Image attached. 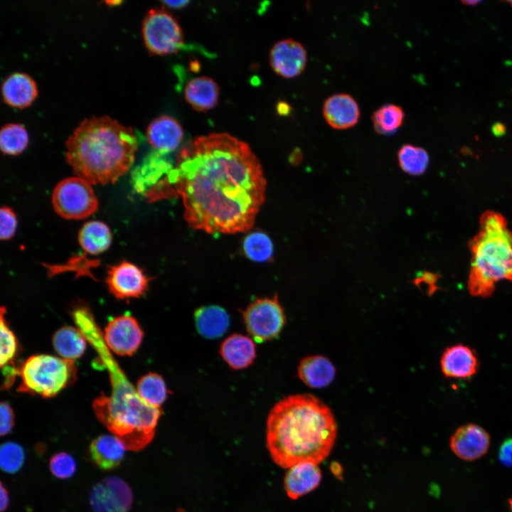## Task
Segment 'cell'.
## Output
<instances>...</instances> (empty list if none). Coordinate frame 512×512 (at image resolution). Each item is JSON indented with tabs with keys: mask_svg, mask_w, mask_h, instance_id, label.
<instances>
[{
	"mask_svg": "<svg viewBox=\"0 0 512 512\" xmlns=\"http://www.w3.org/2000/svg\"><path fill=\"white\" fill-rule=\"evenodd\" d=\"M398 160L404 172L411 176H420L426 171L430 157L425 149L406 144L399 149Z\"/></svg>",
	"mask_w": 512,
	"mask_h": 512,
	"instance_id": "obj_28",
	"label": "cell"
},
{
	"mask_svg": "<svg viewBox=\"0 0 512 512\" xmlns=\"http://www.w3.org/2000/svg\"><path fill=\"white\" fill-rule=\"evenodd\" d=\"M321 479L317 464L299 462L289 468L284 477V488L289 497L297 499L316 489Z\"/></svg>",
	"mask_w": 512,
	"mask_h": 512,
	"instance_id": "obj_18",
	"label": "cell"
},
{
	"mask_svg": "<svg viewBox=\"0 0 512 512\" xmlns=\"http://www.w3.org/2000/svg\"><path fill=\"white\" fill-rule=\"evenodd\" d=\"M65 144L75 174L92 185L116 182L129 170L137 149L133 129L107 115L85 119Z\"/></svg>",
	"mask_w": 512,
	"mask_h": 512,
	"instance_id": "obj_4",
	"label": "cell"
},
{
	"mask_svg": "<svg viewBox=\"0 0 512 512\" xmlns=\"http://www.w3.org/2000/svg\"><path fill=\"white\" fill-rule=\"evenodd\" d=\"M336 434L331 410L310 394L282 399L267 417V448L273 461L282 468L303 461L319 464L331 452Z\"/></svg>",
	"mask_w": 512,
	"mask_h": 512,
	"instance_id": "obj_3",
	"label": "cell"
},
{
	"mask_svg": "<svg viewBox=\"0 0 512 512\" xmlns=\"http://www.w3.org/2000/svg\"><path fill=\"white\" fill-rule=\"evenodd\" d=\"M243 319L248 333L258 343L277 337L286 321L277 296L256 299L243 312Z\"/></svg>",
	"mask_w": 512,
	"mask_h": 512,
	"instance_id": "obj_9",
	"label": "cell"
},
{
	"mask_svg": "<svg viewBox=\"0 0 512 512\" xmlns=\"http://www.w3.org/2000/svg\"><path fill=\"white\" fill-rule=\"evenodd\" d=\"M52 203L58 215L70 220L87 218L99 206L92 184L77 176L65 178L55 186Z\"/></svg>",
	"mask_w": 512,
	"mask_h": 512,
	"instance_id": "obj_7",
	"label": "cell"
},
{
	"mask_svg": "<svg viewBox=\"0 0 512 512\" xmlns=\"http://www.w3.org/2000/svg\"><path fill=\"white\" fill-rule=\"evenodd\" d=\"M452 452L459 459L472 462L484 456L490 447V436L481 426L469 423L458 427L449 439Z\"/></svg>",
	"mask_w": 512,
	"mask_h": 512,
	"instance_id": "obj_13",
	"label": "cell"
},
{
	"mask_svg": "<svg viewBox=\"0 0 512 512\" xmlns=\"http://www.w3.org/2000/svg\"><path fill=\"white\" fill-rule=\"evenodd\" d=\"M110 228L103 222L92 220L85 223L78 233V242L85 253L97 255L106 251L112 242Z\"/></svg>",
	"mask_w": 512,
	"mask_h": 512,
	"instance_id": "obj_25",
	"label": "cell"
},
{
	"mask_svg": "<svg viewBox=\"0 0 512 512\" xmlns=\"http://www.w3.org/2000/svg\"><path fill=\"white\" fill-rule=\"evenodd\" d=\"M25 459L23 448L18 443L7 442L0 449V465L1 469L9 474H14L22 467Z\"/></svg>",
	"mask_w": 512,
	"mask_h": 512,
	"instance_id": "obj_33",
	"label": "cell"
},
{
	"mask_svg": "<svg viewBox=\"0 0 512 512\" xmlns=\"http://www.w3.org/2000/svg\"><path fill=\"white\" fill-rule=\"evenodd\" d=\"M146 137L149 144L159 154H166L179 146L183 137V131L174 118L161 115L149 123Z\"/></svg>",
	"mask_w": 512,
	"mask_h": 512,
	"instance_id": "obj_16",
	"label": "cell"
},
{
	"mask_svg": "<svg viewBox=\"0 0 512 512\" xmlns=\"http://www.w3.org/2000/svg\"><path fill=\"white\" fill-rule=\"evenodd\" d=\"M187 102L196 110L204 112L213 108L219 97V87L210 78L200 76L191 79L184 90Z\"/></svg>",
	"mask_w": 512,
	"mask_h": 512,
	"instance_id": "obj_23",
	"label": "cell"
},
{
	"mask_svg": "<svg viewBox=\"0 0 512 512\" xmlns=\"http://www.w3.org/2000/svg\"><path fill=\"white\" fill-rule=\"evenodd\" d=\"M243 249L246 256L255 262L267 261L273 253L270 238L262 232H255L247 235L243 242Z\"/></svg>",
	"mask_w": 512,
	"mask_h": 512,
	"instance_id": "obj_31",
	"label": "cell"
},
{
	"mask_svg": "<svg viewBox=\"0 0 512 512\" xmlns=\"http://www.w3.org/2000/svg\"><path fill=\"white\" fill-rule=\"evenodd\" d=\"M266 180L249 145L228 133L196 137L176 165L145 194L151 201L180 197L188 225L208 233L248 231L265 201Z\"/></svg>",
	"mask_w": 512,
	"mask_h": 512,
	"instance_id": "obj_1",
	"label": "cell"
},
{
	"mask_svg": "<svg viewBox=\"0 0 512 512\" xmlns=\"http://www.w3.org/2000/svg\"><path fill=\"white\" fill-rule=\"evenodd\" d=\"M405 112L399 105L388 103L377 109L372 115V122L376 132L388 135L395 132L402 124Z\"/></svg>",
	"mask_w": 512,
	"mask_h": 512,
	"instance_id": "obj_29",
	"label": "cell"
},
{
	"mask_svg": "<svg viewBox=\"0 0 512 512\" xmlns=\"http://www.w3.org/2000/svg\"><path fill=\"white\" fill-rule=\"evenodd\" d=\"M142 36L149 51L156 55L175 53L183 43L178 22L164 8H154L147 12L142 23Z\"/></svg>",
	"mask_w": 512,
	"mask_h": 512,
	"instance_id": "obj_8",
	"label": "cell"
},
{
	"mask_svg": "<svg viewBox=\"0 0 512 512\" xmlns=\"http://www.w3.org/2000/svg\"><path fill=\"white\" fill-rule=\"evenodd\" d=\"M0 433L1 435L8 434L12 430L14 423V413L6 402L0 405Z\"/></svg>",
	"mask_w": 512,
	"mask_h": 512,
	"instance_id": "obj_36",
	"label": "cell"
},
{
	"mask_svg": "<svg viewBox=\"0 0 512 512\" xmlns=\"http://www.w3.org/2000/svg\"><path fill=\"white\" fill-rule=\"evenodd\" d=\"M6 308H1V351L0 365L3 368L14 364L13 360L18 350V342L14 332L10 329L4 317Z\"/></svg>",
	"mask_w": 512,
	"mask_h": 512,
	"instance_id": "obj_32",
	"label": "cell"
},
{
	"mask_svg": "<svg viewBox=\"0 0 512 512\" xmlns=\"http://www.w3.org/2000/svg\"><path fill=\"white\" fill-rule=\"evenodd\" d=\"M126 449L124 444L114 435L102 434L90 443L89 453L92 461L98 467L110 470L121 464Z\"/></svg>",
	"mask_w": 512,
	"mask_h": 512,
	"instance_id": "obj_20",
	"label": "cell"
},
{
	"mask_svg": "<svg viewBox=\"0 0 512 512\" xmlns=\"http://www.w3.org/2000/svg\"><path fill=\"white\" fill-rule=\"evenodd\" d=\"M49 468L55 477L68 479L75 472L76 462L71 455L61 452L55 454L50 458Z\"/></svg>",
	"mask_w": 512,
	"mask_h": 512,
	"instance_id": "obj_34",
	"label": "cell"
},
{
	"mask_svg": "<svg viewBox=\"0 0 512 512\" xmlns=\"http://www.w3.org/2000/svg\"><path fill=\"white\" fill-rule=\"evenodd\" d=\"M70 314L110 375V395L102 393L92 402L97 418L122 441L127 449H142L154 436L161 408L147 404L139 397L113 358L90 307L78 302L72 306Z\"/></svg>",
	"mask_w": 512,
	"mask_h": 512,
	"instance_id": "obj_2",
	"label": "cell"
},
{
	"mask_svg": "<svg viewBox=\"0 0 512 512\" xmlns=\"http://www.w3.org/2000/svg\"><path fill=\"white\" fill-rule=\"evenodd\" d=\"M74 361L48 354L30 356L19 368L18 390L43 398L56 395L76 378Z\"/></svg>",
	"mask_w": 512,
	"mask_h": 512,
	"instance_id": "obj_6",
	"label": "cell"
},
{
	"mask_svg": "<svg viewBox=\"0 0 512 512\" xmlns=\"http://www.w3.org/2000/svg\"><path fill=\"white\" fill-rule=\"evenodd\" d=\"M277 111L280 114L287 115L291 112V107L287 103L281 102L278 103Z\"/></svg>",
	"mask_w": 512,
	"mask_h": 512,
	"instance_id": "obj_42",
	"label": "cell"
},
{
	"mask_svg": "<svg viewBox=\"0 0 512 512\" xmlns=\"http://www.w3.org/2000/svg\"><path fill=\"white\" fill-rule=\"evenodd\" d=\"M336 368L331 361L321 355L303 358L298 367L299 379L308 387L321 388L328 386L334 379Z\"/></svg>",
	"mask_w": 512,
	"mask_h": 512,
	"instance_id": "obj_21",
	"label": "cell"
},
{
	"mask_svg": "<svg viewBox=\"0 0 512 512\" xmlns=\"http://www.w3.org/2000/svg\"><path fill=\"white\" fill-rule=\"evenodd\" d=\"M87 342L78 328L69 326L60 328L52 337V343L58 354L62 358L72 361L82 356Z\"/></svg>",
	"mask_w": 512,
	"mask_h": 512,
	"instance_id": "obj_26",
	"label": "cell"
},
{
	"mask_svg": "<svg viewBox=\"0 0 512 512\" xmlns=\"http://www.w3.org/2000/svg\"><path fill=\"white\" fill-rule=\"evenodd\" d=\"M440 366L446 377L466 379L477 371L478 360L471 348L459 344L445 349Z\"/></svg>",
	"mask_w": 512,
	"mask_h": 512,
	"instance_id": "obj_17",
	"label": "cell"
},
{
	"mask_svg": "<svg viewBox=\"0 0 512 512\" xmlns=\"http://www.w3.org/2000/svg\"><path fill=\"white\" fill-rule=\"evenodd\" d=\"M194 319L199 334L208 339L222 336L230 325V318L227 311L215 305L198 309L195 311Z\"/></svg>",
	"mask_w": 512,
	"mask_h": 512,
	"instance_id": "obj_24",
	"label": "cell"
},
{
	"mask_svg": "<svg viewBox=\"0 0 512 512\" xmlns=\"http://www.w3.org/2000/svg\"><path fill=\"white\" fill-rule=\"evenodd\" d=\"M149 279L136 265L124 260L109 267L106 284L119 299L138 298L148 289Z\"/></svg>",
	"mask_w": 512,
	"mask_h": 512,
	"instance_id": "obj_11",
	"label": "cell"
},
{
	"mask_svg": "<svg viewBox=\"0 0 512 512\" xmlns=\"http://www.w3.org/2000/svg\"><path fill=\"white\" fill-rule=\"evenodd\" d=\"M9 493L2 484H1V512H4L9 506Z\"/></svg>",
	"mask_w": 512,
	"mask_h": 512,
	"instance_id": "obj_39",
	"label": "cell"
},
{
	"mask_svg": "<svg viewBox=\"0 0 512 512\" xmlns=\"http://www.w3.org/2000/svg\"><path fill=\"white\" fill-rule=\"evenodd\" d=\"M220 354L233 369H243L250 366L256 356L255 346L248 336L233 334L220 345Z\"/></svg>",
	"mask_w": 512,
	"mask_h": 512,
	"instance_id": "obj_22",
	"label": "cell"
},
{
	"mask_svg": "<svg viewBox=\"0 0 512 512\" xmlns=\"http://www.w3.org/2000/svg\"><path fill=\"white\" fill-rule=\"evenodd\" d=\"M136 390L144 402L156 407H160L169 393L164 379L155 373H149L141 377L137 381Z\"/></svg>",
	"mask_w": 512,
	"mask_h": 512,
	"instance_id": "obj_27",
	"label": "cell"
},
{
	"mask_svg": "<svg viewBox=\"0 0 512 512\" xmlns=\"http://www.w3.org/2000/svg\"><path fill=\"white\" fill-rule=\"evenodd\" d=\"M461 2L463 4L466 5V6H476V5L479 4V3H481V1H477V0H462V1H461Z\"/></svg>",
	"mask_w": 512,
	"mask_h": 512,
	"instance_id": "obj_43",
	"label": "cell"
},
{
	"mask_svg": "<svg viewBox=\"0 0 512 512\" xmlns=\"http://www.w3.org/2000/svg\"><path fill=\"white\" fill-rule=\"evenodd\" d=\"M16 227L17 219L14 212L8 206H2L0 210L1 240H10L14 235Z\"/></svg>",
	"mask_w": 512,
	"mask_h": 512,
	"instance_id": "obj_35",
	"label": "cell"
},
{
	"mask_svg": "<svg viewBox=\"0 0 512 512\" xmlns=\"http://www.w3.org/2000/svg\"><path fill=\"white\" fill-rule=\"evenodd\" d=\"M270 63L277 74L292 78L304 70L307 63L306 50L302 43L294 39H282L272 47Z\"/></svg>",
	"mask_w": 512,
	"mask_h": 512,
	"instance_id": "obj_14",
	"label": "cell"
},
{
	"mask_svg": "<svg viewBox=\"0 0 512 512\" xmlns=\"http://www.w3.org/2000/svg\"><path fill=\"white\" fill-rule=\"evenodd\" d=\"M491 132L496 137H502L506 132V127L501 122H496L491 127Z\"/></svg>",
	"mask_w": 512,
	"mask_h": 512,
	"instance_id": "obj_40",
	"label": "cell"
},
{
	"mask_svg": "<svg viewBox=\"0 0 512 512\" xmlns=\"http://www.w3.org/2000/svg\"><path fill=\"white\" fill-rule=\"evenodd\" d=\"M498 459L504 466L512 467V437L505 439L500 446Z\"/></svg>",
	"mask_w": 512,
	"mask_h": 512,
	"instance_id": "obj_37",
	"label": "cell"
},
{
	"mask_svg": "<svg viewBox=\"0 0 512 512\" xmlns=\"http://www.w3.org/2000/svg\"><path fill=\"white\" fill-rule=\"evenodd\" d=\"M508 506L510 512H512V496L508 499Z\"/></svg>",
	"mask_w": 512,
	"mask_h": 512,
	"instance_id": "obj_44",
	"label": "cell"
},
{
	"mask_svg": "<svg viewBox=\"0 0 512 512\" xmlns=\"http://www.w3.org/2000/svg\"><path fill=\"white\" fill-rule=\"evenodd\" d=\"M162 3L166 6H168L174 9H180L186 6L189 1L186 0H177V1H163Z\"/></svg>",
	"mask_w": 512,
	"mask_h": 512,
	"instance_id": "obj_41",
	"label": "cell"
},
{
	"mask_svg": "<svg viewBox=\"0 0 512 512\" xmlns=\"http://www.w3.org/2000/svg\"><path fill=\"white\" fill-rule=\"evenodd\" d=\"M468 246L471 252L468 289L472 296L489 297L497 282H512V231L503 215L493 210L483 213L479 230Z\"/></svg>",
	"mask_w": 512,
	"mask_h": 512,
	"instance_id": "obj_5",
	"label": "cell"
},
{
	"mask_svg": "<svg viewBox=\"0 0 512 512\" xmlns=\"http://www.w3.org/2000/svg\"><path fill=\"white\" fill-rule=\"evenodd\" d=\"M511 6H512V1H506Z\"/></svg>",
	"mask_w": 512,
	"mask_h": 512,
	"instance_id": "obj_45",
	"label": "cell"
},
{
	"mask_svg": "<svg viewBox=\"0 0 512 512\" xmlns=\"http://www.w3.org/2000/svg\"><path fill=\"white\" fill-rule=\"evenodd\" d=\"M323 115L328 124L336 129H346L355 126L360 117L357 101L347 93L329 96L323 106Z\"/></svg>",
	"mask_w": 512,
	"mask_h": 512,
	"instance_id": "obj_15",
	"label": "cell"
},
{
	"mask_svg": "<svg viewBox=\"0 0 512 512\" xmlns=\"http://www.w3.org/2000/svg\"><path fill=\"white\" fill-rule=\"evenodd\" d=\"M2 98L5 103L15 108H23L30 105L38 95L37 85L34 80L23 73H14L3 82Z\"/></svg>",
	"mask_w": 512,
	"mask_h": 512,
	"instance_id": "obj_19",
	"label": "cell"
},
{
	"mask_svg": "<svg viewBox=\"0 0 512 512\" xmlns=\"http://www.w3.org/2000/svg\"><path fill=\"white\" fill-rule=\"evenodd\" d=\"M437 275L431 272H422L419 276L413 279V283L418 286L421 283L429 284L431 289H434V283L437 280Z\"/></svg>",
	"mask_w": 512,
	"mask_h": 512,
	"instance_id": "obj_38",
	"label": "cell"
},
{
	"mask_svg": "<svg viewBox=\"0 0 512 512\" xmlns=\"http://www.w3.org/2000/svg\"><path fill=\"white\" fill-rule=\"evenodd\" d=\"M143 336V331L134 317L122 315L109 321L103 337L110 351L119 356H132L139 347Z\"/></svg>",
	"mask_w": 512,
	"mask_h": 512,
	"instance_id": "obj_12",
	"label": "cell"
},
{
	"mask_svg": "<svg viewBox=\"0 0 512 512\" xmlns=\"http://www.w3.org/2000/svg\"><path fill=\"white\" fill-rule=\"evenodd\" d=\"M133 501L129 485L117 476L106 477L92 488L90 503L94 512H128Z\"/></svg>",
	"mask_w": 512,
	"mask_h": 512,
	"instance_id": "obj_10",
	"label": "cell"
},
{
	"mask_svg": "<svg viewBox=\"0 0 512 512\" xmlns=\"http://www.w3.org/2000/svg\"><path fill=\"white\" fill-rule=\"evenodd\" d=\"M28 134L25 127L18 123H9L0 132V148L6 155L21 154L28 144Z\"/></svg>",
	"mask_w": 512,
	"mask_h": 512,
	"instance_id": "obj_30",
	"label": "cell"
}]
</instances>
